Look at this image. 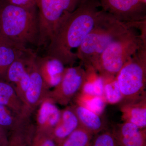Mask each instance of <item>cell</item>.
Here are the masks:
<instances>
[{
    "instance_id": "obj_15",
    "label": "cell",
    "mask_w": 146,
    "mask_h": 146,
    "mask_svg": "<svg viewBox=\"0 0 146 146\" xmlns=\"http://www.w3.org/2000/svg\"><path fill=\"white\" fill-rule=\"evenodd\" d=\"M0 104L8 107L18 115L28 116L25 112L24 103L13 85L4 80H0Z\"/></svg>"
},
{
    "instance_id": "obj_5",
    "label": "cell",
    "mask_w": 146,
    "mask_h": 146,
    "mask_svg": "<svg viewBox=\"0 0 146 146\" xmlns=\"http://www.w3.org/2000/svg\"><path fill=\"white\" fill-rule=\"evenodd\" d=\"M116 79L122 96L120 106L146 97V45L128 60Z\"/></svg>"
},
{
    "instance_id": "obj_13",
    "label": "cell",
    "mask_w": 146,
    "mask_h": 146,
    "mask_svg": "<svg viewBox=\"0 0 146 146\" xmlns=\"http://www.w3.org/2000/svg\"><path fill=\"white\" fill-rule=\"evenodd\" d=\"M123 121L131 123L140 129L146 127V97L131 103L120 106Z\"/></svg>"
},
{
    "instance_id": "obj_25",
    "label": "cell",
    "mask_w": 146,
    "mask_h": 146,
    "mask_svg": "<svg viewBox=\"0 0 146 146\" xmlns=\"http://www.w3.org/2000/svg\"><path fill=\"white\" fill-rule=\"evenodd\" d=\"M89 146H119L112 132L104 131L98 134Z\"/></svg>"
},
{
    "instance_id": "obj_12",
    "label": "cell",
    "mask_w": 146,
    "mask_h": 146,
    "mask_svg": "<svg viewBox=\"0 0 146 146\" xmlns=\"http://www.w3.org/2000/svg\"><path fill=\"white\" fill-rule=\"evenodd\" d=\"M79 126L78 119L71 106L61 110L60 119L50 134L56 144L62 142Z\"/></svg>"
},
{
    "instance_id": "obj_6",
    "label": "cell",
    "mask_w": 146,
    "mask_h": 146,
    "mask_svg": "<svg viewBox=\"0 0 146 146\" xmlns=\"http://www.w3.org/2000/svg\"><path fill=\"white\" fill-rule=\"evenodd\" d=\"M83 0H35L39 34L37 46L48 45L58 27Z\"/></svg>"
},
{
    "instance_id": "obj_21",
    "label": "cell",
    "mask_w": 146,
    "mask_h": 146,
    "mask_svg": "<svg viewBox=\"0 0 146 146\" xmlns=\"http://www.w3.org/2000/svg\"><path fill=\"white\" fill-rule=\"evenodd\" d=\"M74 103L85 107L97 115H100L106 106L104 97L86 95L79 92L73 99Z\"/></svg>"
},
{
    "instance_id": "obj_19",
    "label": "cell",
    "mask_w": 146,
    "mask_h": 146,
    "mask_svg": "<svg viewBox=\"0 0 146 146\" xmlns=\"http://www.w3.org/2000/svg\"><path fill=\"white\" fill-rule=\"evenodd\" d=\"M119 146H146V129L133 128L113 133Z\"/></svg>"
},
{
    "instance_id": "obj_16",
    "label": "cell",
    "mask_w": 146,
    "mask_h": 146,
    "mask_svg": "<svg viewBox=\"0 0 146 146\" xmlns=\"http://www.w3.org/2000/svg\"><path fill=\"white\" fill-rule=\"evenodd\" d=\"M25 54L14 60L8 68L5 80L13 86L30 80L29 73L27 66L28 55L31 52Z\"/></svg>"
},
{
    "instance_id": "obj_1",
    "label": "cell",
    "mask_w": 146,
    "mask_h": 146,
    "mask_svg": "<svg viewBox=\"0 0 146 146\" xmlns=\"http://www.w3.org/2000/svg\"><path fill=\"white\" fill-rule=\"evenodd\" d=\"M99 0H83L68 14L51 38L46 55L63 65L73 66L78 60L73 50L80 46L95 25L102 10Z\"/></svg>"
},
{
    "instance_id": "obj_8",
    "label": "cell",
    "mask_w": 146,
    "mask_h": 146,
    "mask_svg": "<svg viewBox=\"0 0 146 146\" xmlns=\"http://www.w3.org/2000/svg\"><path fill=\"white\" fill-rule=\"evenodd\" d=\"M99 1L103 10L131 27L146 22V0Z\"/></svg>"
},
{
    "instance_id": "obj_7",
    "label": "cell",
    "mask_w": 146,
    "mask_h": 146,
    "mask_svg": "<svg viewBox=\"0 0 146 146\" xmlns=\"http://www.w3.org/2000/svg\"><path fill=\"white\" fill-rule=\"evenodd\" d=\"M86 76L82 64L65 68L59 83L50 90L48 98L56 104L68 106L80 91Z\"/></svg>"
},
{
    "instance_id": "obj_26",
    "label": "cell",
    "mask_w": 146,
    "mask_h": 146,
    "mask_svg": "<svg viewBox=\"0 0 146 146\" xmlns=\"http://www.w3.org/2000/svg\"><path fill=\"white\" fill-rule=\"evenodd\" d=\"M6 2L14 5L25 7H36L35 0H0Z\"/></svg>"
},
{
    "instance_id": "obj_3",
    "label": "cell",
    "mask_w": 146,
    "mask_h": 146,
    "mask_svg": "<svg viewBox=\"0 0 146 146\" xmlns=\"http://www.w3.org/2000/svg\"><path fill=\"white\" fill-rule=\"evenodd\" d=\"M131 27L102 9L94 27L77 50L80 64L84 67H92L105 49Z\"/></svg>"
},
{
    "instance_id": "obj_4",
    "label": "cell",
    "mask_w": 146,
    "mask_h": 146,
    "mask_svg": "<svg viewBox=\"0 0 146 146\" xmlns=\"http://www.w3.org/2000/svg\"><path fill=\"white\" fill-rule=\"evenodd\" d=\"M136 29L130 28L113 41L92 66L103 78L116 77L128 60L146 45V36L137 32Z\"/></svg>"
},
{
    "instance_id": "obj_10",
    "label": "cell",
    "mask_w": 146,
    "mask_h": 146,
    "mask_svg": "<svg viewBox=\"0 0 146 146\" xmlns=\"http://www.w3.org/2000/svg\"><path fill=\"white\" fill-rule=\"evenodd\" d=\"M35 111L36 131L50 134L60 119L61 110L51 100L47 98Z\"/></svg>"
},
{
    "instance_id": "obj_23",
    "label": "cell",
    "mask_w": 146,
    "mask_h": 146,
    "mask_svg": "<svg viewBox=\"0 0 146 146\" xmlns=\"http://www.w3.org/2000/svg\"><path fill=\"white\" fill-rule=\"evenodd\" d=\"M104 80V97L107 103L110 104H119L122 96L116 77L103 78Z\"/></svg>"
},
{
    "instance_id": "obj_11",
    "label": "cell",
    "mask_w": 146,
    "mask_h": 146,
    "mask_svg": "<svg viewBox=\"0 0 146 146\" xmlns=\"http://www.w3.org/2000/svg\"><path fill=\"white\" fill-rule=\"evenodd\" d=\"M35 62L47 87L50 89L56 86L61 80L65 70L63 63L47 55L43 57L36 56Z\"/></svg>"
},
{
    "instance_id": "obj_20",
    "label": "cell",
    "mask_w": 146,
    "mask_h": 146,
    "mask_svg": "<svg viewBox=\"0 0 146 146\" xmlns=\"http://www.w3.org/2000/svg\"><path fill=\"white\" fill-rule=\"evenodd\" d=\"M29 117L18 115L8 107L0 104V125L7 131L18 128Z\"/></svg>"
},
{
    "instance_id": "obj_22",
    "label": "cell",
    "mask_w": 146,
    "mask_h": 146,
    "mask_svg": "<svg viewBox=\"0 0 146 146\" xmlns=\"http://www.w3.org/2000/svg\"><path fill=\"white\" fill-rule=\"evenodd\" d=\"M94 134L79 126L57 146H89Z\"/></svg>"
},
{
    "instance_id": "obj_9",
    "label": "cell",
    "mask_w": 146,
    "mask_h": 146,
    "mask_svg": "<svg viewBox=\"0 0 146 146\" xmlns=\"http://www.w3.org/2000/svg\"><path fill=\"white\" fill-rule=\"evenodd\" d=\"M33 52L27 57V66L30 75V83L25 96V112L31 117L40 104L48 98L50 91L39 73Z\"/></svg>"
},
{
    "instance_id": "obj_2",
    "label": "cell",
    "mask_w": 146,
    "mask_h": 146,
    "mask_svg": "<svg viewBox=\"0 0 146 146\" xmlns=\"http://www.w3.org/2000/svg\"><path fill=\"white\" fill-rule=\"evenodd\" d=\"M0 33L19 46H37L39 29L36 7H25L0 1Z\"/></svg>"
},
{
    "instance_id": "obj_17",
    "label": "cell",
    "mask_w": 146,
    "mask_h": 146,
    "mask_svg": "<svg viewBox=\"0 0 146 146\" xmlns=\"http://www.w3.org/2000/svg\"><path fill=\"white\" fill-rule=\"evenodd\" d=\"M31 50L13 45L0 46V80H5L8 68L12 63Z\"/></svg>"
},
{
    "instance_id": "obj_18",
    "label": "cell",
    "mask_w": 146,
    "mask_h": 146,
    "mask_svg": "<svg viewBox=\"0 0 146 146\" xmlns=\"http://www.w3.org/2000/svg\"><path fill=\"white\" fill-rule=\"evenodd\" d=\"M84 68L86 76L79 92L86 95L104 97L103 79L92 66Z\"/></svg>"
},
{
    "instance_id": "obj_27",
    "label": "cell",
    "mask_w": 146,
    "mask_h": 146,
    "mask_svg": "<svg viewBox=\"0 0 146 146\" xmlns=\"http://www.w3.org/2000/svg\"><path fill=\"white\" fill-rule=\"evenodd\" d=\"M8 138L7 132L0 125V146H6Z\"/></svg>"
},
{
    "instance_id": "obj_28",
    "label": "cell",
    "mask_w": 146,
    "mask_h": 146,
    "mask_svg": "<svg viewBox=\"0 0 146 146\" xmlns=\"http://www.w3.org/2000/svg\"><path fill=\"white\" fill-rule=\"evenodd\" d=\"M13 45L18 46L13 44V43H12V42H10V41L7 40L6 39H5V38L0 33V46H3V45ZM22 48H23V47H22Z\"/></svg>"
},
{
    "instance_id": "obj_14",
    "label": "cell",
    "mask_w": 146,
    "mask_h": 146,
    "mask_svg": "<svg viewBox=\"0 0 146 146\" xmlns=\"http://www.w3.org/2000/svg\"><path fill=\"white\" fill-rule=\"evenodd\" d=\"M78 119L79 125L91 131L94 135L98 134L105 128V124L100 115L79 105H71Z\"/></svg>"
},
{
    "instance_id": "obj_24",
    "label": "cell",
    "mask_w": 146,
    "mask_h": 146,
    "mask_svg": "<svg viewBox=\"0 0 146 146\" xmlns=\"http://www.w3.org/2000/svg\"><path fill=\"white\" fill-rule=\"evenodd\" d=\"M30 146H57L49 133L35 131Z\"/></svg>"
}]
</instances>
